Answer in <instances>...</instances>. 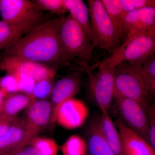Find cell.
<instances>
[{
    "instance_id": "cell-1",
    "label": "cell",
    "mask_w": 155,
    "mask_h": 155,
    "mask_svg": "<svg viewBox=\"0 0 155 155\" xmlns=\"http://www.w3.org/2000/svg\"><path fill=\"white\" fill-rule=\"evenodd\" d=\"M61 18L40 24L5 49L4 57H15L54 67L64 65L60 38Z\"/></svg>"
},
{
    "instance_id": "cell-2",
    "label": "cell",
    "mask_w": 155,
    "mask_h": 155,
    "mask_svg": "<svg viewBox=\"0 0 155 155\" xmlns=\"http://www.w3.org/2000/svg\"><path fill=\"white\" fill-rule=\"evenodd\" d=\"M60 38L64 64L74 61L83 69L89 66L94 47L82 28L70 15L61 18Z\"/></svg>"
},
{
    "instance_id": "cell-3",
    "label": "cell",
    "mask_w": 155,
    "mask_h": 155,
    "mask_svg": "<svg viewBox=\"0 0 155 155\" xmlns=\"http://www.w3.org/2000/svg\"><path fill=\"white\" fill-rule=\"evenodd\" d=\"M141 67L124 63L114 68V97L134 100L147 112L151 98L142 73Z\"/></svg>"
},
{
    "instance_id": "cell-4",
    "label": "cell",
    "mask_w": 155,
    "mask_h": 155,
    "mask_svg": "<svg viewBox=\"0 0 155 155\" xmlns=\"http://www.w3.org/2000/svg\"><path fill=\"white\" fill-rule=\"evenodd\" d=\"M155 52V24L127 45L119 47L99 64L114 68L119 64L129 63L142 66Z\"/></svg>"
},
{
    "instance_id": "cell-5",
    "label": "cell",
    "mask_w": 155,
    "mask_h": 155,
    "mask_svg": "<svg viewBox=\"0 0 155 155\" xmlns=\"http://www.w3.org/2000/svg\"><path fill=\"white\" fill-rule=\"evenodd\" d=\"M93 45L113 54L121 46L122 37L111 21L101 0H88Z\"/></svg>"
},
{
    "instance_id": "cell-6",
    "label": "cell",
    "mask_w": 155,
    "mask_h": 155,
    "mask_svg": "<svg viewBox=\"0 0 155 155\" xmlns=\"http://www.w3.org/2000/svg\"><path fill=\"white\" fill-rule=\"evenodd\" d=\"M2 20L26 34L42 23L43 17L32 2L28 0H0Z\"/></svg>"
},
{
    "instance_id": "cell-7",
    "label": "cell",
    "mask_w": 155,
    "mask_h": 155,
    "mask_svg": "<svg viewBox=\"0 0 155 155\" xmlns=\"http://www.w3.org/2000/svg\"><path fill=\"white\" fill-rule=\"evenodd\" d=\"M93 73L89 66L84 69L88 76L89 92L92 100L101 110H108L114 98V68L97 64Z\"/></svg>"
},
{
    "instance_id": "cell-8",
    "label": "cell",
    "mask_w": 155,
    "mask_h": 155,
    "mask_svg": "<svg viewBox=\"0 0 155 155\" xmlns=\"http://www.w3.org/2000/svg\"><path fill=\"white\" fill-rule=\"evenodd\" d=\"M114 99L122 122L149 143L147 112L134 100L120 97H115Z\"/></svg>"
},
{
    "instance_id": "cell-9",
    "label": "cell",
    "mask_w": 155,
    "mask_h": 155,
    "mask_svg": "<svg viewBox=\"0 0 155 155\" xmlns=\"http://www.w3.org/2000/svg\"><path fill=\"white\" fill-rule=\"evenodd\" d=\"M0 69L7 74L25 75L36 82L53 80L57 73L54 67L15 57H4L0 61Z\"/></svg>"
},
{
    "instance_id": "cell-10",
    "label": "cell",
    "mask_w": 155,
    "mask_h": 155,
    "mask_svg": "<svg viewBox=\"0 0 155 155\" xmlns=\"http://www.w3.org/2000/svg\"><path fill=\"white\" fill-rule=\"evenodd\" d=\"M88 109L85 103L72 98L66 100L57 108L51 117L52 122L65 129L72 130L83 125L88 116Z\"/></svg>"
},
{
    "instance_id": "cell-11",
    "label": "cell",
    "mask_w": 155,
    "mask_h": 155,
    "mask_svg": "<svg viewBox=\"0 0 155 155\" xmlns=\"http://www.w3.org/2000/svg\"><path fill=\"white\" fill-rule=\"evenodd\" d=\"M155 24V8H143L125 13L124 31L126 38L120 46H124Z\"/></svg>"
},
{
    "instance_id": "cell-12",
    "label": "cell",
    "mask_w": 155,
    "mask_h": 155,
    "mask_svg": "<svg viewBox=\"0 0 155 155\" xmlns=\"http://www.w3.org/2000/svg\"><path fill=\"white\" fill-rule=\"evenodd\" d=\"M33 139L25 126V119L17 118L0 138V155H13L29 145Z\"/></svg>"
},
{
    "instance_id": "cell-13",
    "label": "cell",
    "mask_w": 155,
    "mask_h": 155,
    "mask_svg": "<svg viewBox=\"0 0 155 155\" xmlns=\"http://www.w3.org/2000/svg\"><path fill=\"white\" fill-rule=\"evenodd\" d=\"M51 113V104L47 100L33 101L27 107L25 126L33 138L48 125Z\"/></svg>"
},
{
    "instance_id": "cell-14",
    "label": "cell",
    "mask_w": 155,
    "mask_h": 155,
    "mask_svg": "<svg viewBox=\"0 0 155 155\" xmlns=\"http://www.w3.org/2000/svg\"><path fill=\"white\" fill-rule=\"evenodd\" d=\"M120 134L124 155H155V150L141 137L122 122L120 119L115 123Z\"/></svg>"
},
{
    "instance_id": "cell-15",
    "label": "cell",
    "mask_w": 155,
    "mask_h": 155,
    "mask_svg": "<svg viewBox=\"0 0 155 155\" xmlns=\"http://www.w3.org/2000/svg\"><path fill=\"white\" fill-rule=\"evenodd\" d=\"M81 77L79 73H74L63 78L53 86L51 93V116L61 104L73 98L80 90Z\"/></svg>"
},
{
    "instance_id": "cell-16",
    "label": "cell",
    "mask_w": 155,
    "mask_h": 155,
    "mask_svg": "<svg viewBox=\"0 0 155 155\" xmlns=\"http://www.w3.org/2000/svg\"><path fill=\"white\" fill-rule=\"evenodd\" d=\"M101 116L99 125L104 138L116 155H124L120 134L116 125L111 119L108 110H101Z\"/></svg>"
},
{
    "instance_id": "cell-17",
    "label": "cell",
    "mask_w": 155,
    "mask_h": 155,
    "mask_svg": "<svg viewBox=\"0 0 155 155\" xmlns=\"http://www.w3.org/2000/svg\"><path fill=\"white\" fill-rule=\"evenodd\" d=\"M85 140L89 155H116L103 136L98 119L93 121L89 126Z\"/></svg>"
},
{
    "instance_id": "cell-18",
    "label": "cell",
    "mask_w": 155,
    "mask_h": 155,
    "mask_svg": "<svg viewBox=\"0 0 155 155\" xmlns=\"http://www.w3.org/2000/svg\"><path fill=\"white\" fill-rule=\"evenodd\" d=\"M64 2L69 15L80 25L93 45V38L88 6L82 0H64Z\"/></svg>"
},
{
    "instance_id": "cell-19",
    "label": "cell",
    "mask_w": 155,
    "mask_h": 155,
    "mask_svg": "<svg viewBox=\"0 0 155 155\" xmlns=\"http://www.w3.org/2000/svg\"><path fill=\"white\" fill-rule=\"evenodd\" d=\"M33 101L31 96L24 94L8 95L4 100L2 114L9 117H17L20 111L28 107Z\"/></svg>"
},
{
    "instance_id": "cell-20",
    "label": "cell",
    "mask_w": 155,
    "mask_h": 155,
    "mask_svg": "<svg viewBox=\"0 0 155 155\" xmlns=\"http://www.w3.org/2000/svg\"><path fill=\"white\" fill-rule=\"evenodd\" d=\"M111 21L121 36L124 33L125 12L122 9L120 0H101Z\"/></svg>"
},
{
    "instance_id": "cell-21",
    "label": "cell",
    "mask_w": 155,
    "mask_h": 155,
    "mask_svg": "<svg viewBox=\"0 0 155 155\" xmlns=\"http://www.w3.org/2000/svg\"><path fill=\"white\" fill-rule=\"evenodd\" d=\"M63 155H87L86 141L78 135L70 136L60 147Z\"/></svg>"
},
{
    "instance_id": "cell-22",
    "label": "cell",
    "mask_w": 155,
    "mask_h": 155,
    "mask_svg": "<svg viewBox=\"0 0 155 155\" xmlns=\"http://www.w3.org/2000/svg\"><path fill=\"white\" fill-rule=\"evenodd\" d=\"M24 35V32L19 28L1 20L0 50L5 49Z\"/></svg>"
},
{
    "instance_id": "cell-23",
    "label": "cell",
    "mask_w": 155,
    "mask_h": 155,
    "mask_svg": "<svg viewBox=\"0 0 155 155\" xmlns=\"http://www.w3.org/2000/svg\"><path fill=\"white\" fill-rule=\"evenodd\" d=\"M40 155H58L60 147L54 139L39 137H34L30 142Z\"/></svg>"
},
{
    "instance_id": "cell-24",
    "label": "cell",
    "mask_w": 155,
    "mask_h": 155,
    "mask_svg": "<svg viewBox=\"0 0 155 155\" xmlns=\"http://www.w3.org/2000/svg\"><path fill=\"white\" fill-rule=\"evenodd\" d=\"M142 73L151 98L155 97V56L143 64L141 68Z\"/></svg>"
},
{
    "instance_id": "cell-25",
    "label": "cell",
    "mask_w": 155,
    "mask_h": 155,
    "mask_svg": "<svg viewBox=\"0 0 155 155\" xmlns=\"http://www.w3.org/2000/svg\"><path fill=\"white\" fill-rule=\"evenodd\" d=\"M32 2L41 11H49L53 14H57L68 12L64 0H34Z\"/></svg>"
},
{
    "instance_id": "cell-26",
    "label": "cell",
    "mask_w": 155,
    "mask_h": 155,
    "mask_svg": "<svg viewBox=\"0 0 155 155\" xmlns=\"http://www.w3.org/2000/svg\"><path fill=\"white\" fill-rule=\"evenodd\" d=\"M52 80H43L37 81L31 94L33 101L46 100L51 96L54 84Z\"/></svg>"
},
{
    "instance_id": "cell-27",
    "label": "cell",
    "mask_w": 155,
    "mask_h": 155,
    "mask_svg": "<svg viewBox=\"0 0 155 155\" xmlns=\"http://www.w3.org/2000/svg\"><path fill=\"white\" fill-rule=\"evenodd\" d=\"M125 13L145 8H155L154 0H120Z\"/></svg>"
},
{
    "instance_id": "cell-28",
    "label": "cell",
    "mask_w": 155,
    "mask_h": 155,
    "mask_svg": "<svg viewBox=\"0 0 155 155\" xmlns=\"http://www.w3.org/2000/svg\"><path fill=\"white\" fill-rule=\"evenodd\" d=\"M17 80L19 92L31 96L36 81L31 78L19 74H14Z\"/></svg>"
},
{
    "instance_id": "cell-29",
    "label": "cell",
    "mask_w": 155,
    "mask_h": 155,
    "mask_svg": "<svg viewBox=\"0 0 155 155\" xmlns=\"http://www.w3.org/2000/svg\"><path fill=\"white\" fill-rule=\"evenodd\" d=\"M0 88L5 92L7 95L14 94L19 92L17 80L14 75L7 74L0 77Z\"/></svg>"
},
{
    "instance_id": "cell-30",
    "label": "cell",
    "mask_w": 155,
    "mask_h": 155,
    "mask_svg": "<svg viewBox=\"0 0 155 155\" xmlns=\"http://www.w3.org/2000/svg\"><path fill=\"white\" fill-rule=\"evenodd\" d=\"M148 116L149 143L155 150V105L151 104L147 111Z\"/></svg>"
},
{
    "instance_id": "cell-31",
    "label": "cell",
    "mask_w": 155,
    "mask_h": 155,
    "mask_svg": "<svg viewBox=\"0 0 155 155\" xmlns=\"http://www.w3.org/2000/svg\"><path fill=\"white\" fill-rule=\"evenodd\" d=\"M17 117H11L3 114L0 115V138L8 130Z\"/></svg>"
},
{
    "instance_id": "cell-32",
    "label": "cell",
    "mask_w": 155,
    "mask_h": 155,
    "mask_svg": "<svg viewBox=\"0 0 155 155\" xmlns=\"http://www.w3.org/2000/svg\"><path fill=\"white\" fill-rule=\"evenodd\" d=\"M24 149L28 155H40L38 151L30 144L25 147Z\"/></svg>"
},
{
    "instance_id": "cell-33",
    "label": "cell",
    "mask_w": 155,
    "mask_h": 155,
    "mask_svg": "<svg viewBox=\"0 0 155 155\" xmlns=\"http://www.w3.org/2000/svg\"><path fill=\"white\" fill-rule=\"evenodd\" d=\"M7 95H8L2 89L0 88V115L2 113L4 100Z\"/></svg>"
}]
</instances>
